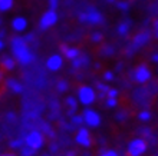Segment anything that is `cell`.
<instances>
[{
    "mask_svg": "<svg viewBox=\"0 0 158 156\" xmlns=\"http://www.w3.org/2000/svg\"><path fill=\"white\" fill-rule=\"evenodd\" d=\"M58 89H59V92H65L68 89V83L63 82V80H62V82H59L58 83Z\"/></svg>",
    "mask_w": 158,
    "mask_h": 156,
    "instance_id": "obj_22",
    "label": "cell"
},
{
    "mask_svg": "<svg viewBox=\"0 0 158 156\" xmlns=\"http://www.w3.org/2000/svg\"><path fill=\"white\" fill-rule=\"evenodd\" d=\"M66 156H75V155H73V153H72V152H71V153H68V155H66Z\"/></svg>",
    "mask_w": 158,
    "mask_h": 156,
    "instance_id": "obj_37",
    "label": "cell"
},
{
    "mask_svg": "<svg viewBox=\"0 0 158 156\" xmlns=\"http://www.w3.org/2000/svg\"><path fill=\"white\" fill-rule=\"evenodd\" d=\"M79 20L81 22H88V14L86 13H82V14L79 16Z\"/></svg>",
    "mask_w": 158,
    "mask_h": 156,
    "instance_id": "obj_31",
    "label": "cell"
},
{
    "mask_svg": "<svg viewBox=\"0 0 158 156\" xmlns=\"http://www.w3.org/2000/svg\"><path fill=\"white\" fill-rule=\"evenodd\" d=\"M76 142H78L81 146H85V148H89L91 146V135H89V132L88 129L85 127H81L76 133Z\"/></svg>",
    "mask_w": 158,
    "mask_h": 156,
    "instance_id": "obj_8",
    "label": "cell"
},
{
    "mask_svg": "<svg viewBox=\"0 0 158 156\" xmlns=\"http://www.w3.org/2000/svg\"><path fill=\"white\" fill-rule=\"evenodd\" d=\"M82 118H83V122L91 127H96V126H99L101 125V116H99V113L95 112V110L86 109V110L83 112Z\"/></svg>",
    "mask_w": 158,
    "mask_h": 156,
    "instance_id": "obj_5",
    "label": "cell"
},
{
    "mask_svg": "<svg viewBox=\"0 0 158 156\" xmlns=\"http://www.w3.org/2000/svg\"><path fill=\"white\" fill-rule=\"evenodd\" d=\"M86 14H88V22H91L94 25H98V23L102 22V14L95 9H89V12Z\"/></svg>",
    "mask_w": 158,
    "mask_h": 156,
    "instance_id": "obj_11",
    "label": "cell"
},
{
    "mask_svg": "<svg viewBox=\"0 0 158 156\" xmlns=\"http://www.w3.org/2000/svg\"><path fill=\"white\" fill-rule=\"evenodd\" d=\"M2 156H15V155H2Z\"/></svg>",
    "mask_w": 158,
    "mask_h": 156,
    "instance_id": "obj_38",
    "label": "cell"
},
{
    "mask_svg": "<svg viewBox=\"0 0 158 156\" xmlns=\"http://www.w3.org/2000/svg\"><path fill=\"white\" fill-rule=\"evenodd\" d=\"M148 40H150V33L148 32H141L134 37V43H135V46H144Z\"/></svg>",
    "mask_w": 158,
    "mask_h": 156,
    "instance_id": "obj_12",
    "label": "cell"
},
{
    "mask_svg": "<svg viewBox=\"0 0 158 156\" xmlns=\"http://www.w3.org/2000/svg\"><path fill=\"white\" fill-rule=\"evenodd\" d=\"M85 63H86V59H85V58H83V59L76 58L75 60H72V65H73V67H76V69H78V67H81L82 65H85Z\"/></svg>",
    "mask_w": 158,
    "mask_h": 156,
    "instance_id": "obj_19",
    "label": "cell"
},
{
    "mask_svg": "<svg viewBox=\"0 0 158 156\" xmlns=\"http://www.w3.org/2000/svg\"><path fill=\"white\" fill-rule=\"evenodd\" d=\"M0 23H2V22H0Z\"/></svg>",
    "mask_w": 158,
    "mask_h": 156,
    "instance_id": "obj_39",
    "label": "cell"
},
{
    "mask_svg": "<svg viewBox=\"0 0 158 156\" xmlns=\"http://www.w3.org/2000/svg\"><path fill=\"white\" fill-rule=\"evenodd\" d=\"M12 27L16 32H23L27 27V20H26L25 17H15L12 22Z\"/></svg>",
    "mask_w": 158,
    "mask_h": 156,
    "instance_id": "obj_10",
    "label": "cell"
},
{
    "mask_svg": "<svg viewBox=\"0 0 158 156\" xmlns=\"http://www.w3.org/2000/svg\"><path fill=\"white\" fill-rule=\"evenodd\" d=\"M3 49V40H2V39H0V50Z\"/></svg>",
    "mask_w": 158,
    "mask_h": 156,
    "instance_id": "obj_35",
    "label": "cell"
},
{
    "mask_svg": "<svg viewBox=\"0 0 158 156\" xmlns=\"http://www.w3.org/2000/svg\"><path fill=\"white\" fill-rule=\"evenodd\" d=\"M12 52L15 54L16 60L20 65H29L33 62V53L30 52L29 46L25 39L22 37H13L12 39Z\"/></svg>",
    "mask_w": 158,
    "mask_h": 156,
    "instance_id": "obj_1",
    "label": "cell"
},
{
    "mask_svg": "<svg viewBox=\"0 0 158 156\" xmlns=\"http://www.w3.org/2000/svg\"><path fill=\"white\" fill-rule=\"evenodd\" d=\"M152 62L158 63V53H155V54H154V56H152Z\"/></svg>",
    "mask_w": 158,
    "mask_h": 156,
    "instance_id": "obj_34",
    "label": "cell"
},
{
    "mask_svg": "<svg viewBox=\"0 0 158 156\" xmlns=\"http://www.w3.org/2000/svg\"><path fill=\"white\" fill-rule=\"evenodd\" d=\"M78 99L82 105L89 106V105H92V103L95 102L96 93L91 86H81L78 89Z\"/></svg>",
    "mask_w": 158,
    "mask_h": 156,
    "instance_id": "obj_2",
    "label": "cell"
},
{
    "mask_svg": "<svg viewBox=\"0 0 158 156\" xmlns=\"http://www.w3.org/2000/svg\"><path fill=\"white\" fill-rule=\"evenodd\" d=\"M58 7V0H49V10H56Z\"/></svg>",
    "mask_w": 158,
    "mask_h": 156,
    "instance_id": "obj_25",
    "label": "cell"
},
{
    "mask_svg": "<svg viewBox=\"0 0 158 156\" xmlns=\"http://www.w3.org/2000/svg\"><path fill=\"white\" fill-rule=\"evenodd\" d=\"M62 65H63V59L60 54H52V56L46 60V67L49 70H52V72L59 70L62 67Z\"/></svg>",
    "mask_w": 158,
    "mask_h": 156,
    "instance_id": "obj_9",
    "label": "cell"
},
{
    "mask_svg": "<svg viewBox=\"0 0 158 156\" xmlns=\"http://www.w3.org/2000/svg\"><path fill=\"white\" fill-rule=\"evenodd\" d=\"M56 22H58V14L55 10H48V12L42 16L40 19V29L46 30L52 27L53 25H56Z\"/></svg>",
    "mask_w": 158,
    "mask_h": 156,
    "instance_id": "obj_6",
    "label": "cell"
},
{
    "mask_svg": "<svg viewBox=\"0 0 158 156\" xmlns=\"http://www.w3.org/2000/svg\"><path fill=\"white\" fill-rule=\"evenodd\" d=\"M98 89H99V90H105V92H108V87L105 86V85H102V83H99V85H98Z\"/></svg>",
    "mask_w": 158,
    "mask_h": 156,
    "instance_id": "obj_32",
    "label": "cell"
},
{
    "mask_svg": "<svg viewBox=\"0 0 158 156\" xmlns=\"http://www.w3.org/2000/svg\"><path fill=\"white\" fill-rule=\"evenodd\" d=\"M147 150V142L144 139H134L128 145V155L129 156H141Z\"/></svg>",
    "mask_w": 158,
    "mask_h": 156,
    "instance_id": "obj_4",
    "label": "cell"
},
{
    "mask_svg": "<svg viewBox=\"0 0 158 156\" xmlns=\"http://www.w3.org/2000/svg\"><path fill=\"white\" fill-rule=\"evenodd\" d=\"M104 78L106 79V80H112V79H114V73H112V72H105Z\"/></svg>",
    "mask_w": 158,
    "mask_h": 156,
    "instance_id": "obj_29",
    "label": "cell"
},
{
    "mask_svg": "<svg viewBox=\"0 0 158 156\" xmlns=\"http://www.w3.org/2000/svg\"><path fill=\"white\" fill-rule=\"evenodd\" d=\"M72 120H73V123L81 125L83 122V118H82V116H72Z\"/></svg>",
    "mask_w": 158,
    "mask_h": 156,
    "instance_id": "obj_26",
    "label": "cell"
},
{
    "mask_svg": "<svg viewBox=\"0 0 158 156\" xmlns=\"http://www.w3.org/2000/svg\"><path fill=\"white\" fill-rule=\"evenodd\" d=\"M92 40H94V42H99V40H102V33H99V32L94 33V34H92Z\"/></svg>",
    "mask_w": 158,
    "mask_h": 156,
    "instance_id": "obj_24",
    "label": "cell"
},
{
    "mask_svg": "<svg viewBox=\"0 0 158 156\" xmlns=\"http://www.w3.org/2000/svg\"><path fill=\"white\" fill-rule=\"evenodd\" d=\"M20 145H22V140H13L10 143V148H19Z\"/></svg>",
    "mask_w": 158,
    "mask_h": 156,
    "instance_id": "obj_30",
    "label": "cell"
},
{
    "mask_svg": "<svg viewBox=\"0 0 158 156\" xmlns=\"http://www.w3.org/2000/svg\"><path fill=\"white\" fill-rule=\"evenodd\" d=\"M13 7V0H0V12H7Z\"/></svg>",
    "mask_w": 158,
    "mask_h": 156,
    "instance_id": "obj_15",
    "label": "cell"
},
{
    "mask_svg": "<svg viewBox=\"0 0 158 156\" xmlns=\"http://www.w3.org/2000/svg\"><path fill=\"white\" fill-rule=\"evenodd\" d=\"M138 119L142 120V122H147V120H150V119H151V113H150V112H147V110L141 112V113L138 115Z\"/></svg>",
    "mask_w": 158,
    "mask_h": 156,
    "instance_id": "obj_18",
    "label": "cell"
},
{
    "mask_svg": "<svg viewBox=\"0 0 158 156\" xmlns=\"http://www.w3.org/2000/svg\"><path fill=\"white\" fill-rule=\"evenodd\" d=\"M117 105H118L117 98H108L106 99V106L108 107H115Z\"/></svg>",
    "mask_w": 158,
    "mask_h": 156,
    "instance_id": "obj_20",
    "label": "cell"
},
{
    "mask_svg": "<svg viewBox=\"0 0 158 156\" xmlns=\"http://www.w3.org/2000/svg\"><path fill=\"white\" fill-rule=\"evenodd\" d=\"M43 142H45L43 135H42L40 132H38V130H32L29 135L26 136V139H25L26 146L30 148V149H33V150L40 149L42 146H43Z\"/></svg>",
    "mask_w": 158,
    "mask_h": 156,
    "instance_id": "obj_3",
    "label": "cell"
},
{
    "mask_svg": "<svg viewBox=\"0 0 158 156\" xmlns=\"http://www.w3.org/2000/svg\"><path fill=\"white\" fill-rule=\"evenodd\" d=\"M128 23H122V25H119V27H118V32H119V34H125V33L128 32Z\"/></svg>",
    "mask_w": 158,
    "mask_h": 156,
    "instance_id": "obj_21",
    "label": "cell"
},
{
    "mask_svg": "<svg viewBox=\"0 0 158 156\" xmlns=\"http://www.w3.org/2000/svg\"><path fill=\"white\" fill-rule=\"evenodd\" d=\"M134 79H135L138 83H145V82H148V80L151 79L150 69H148L145 65L138 66L137 70H135V73H134Z\"/></svg>",
    "mask_w": 158,
    "mask_h": 156,
    "instance_id": "obj_7",
    "label": "cell"
},
{
    "mask_svg": "<svg viewBox=\"0 0 158 156\" xmlns=\"http://www.w3.org/2000/svg\"><path fill=\"white\" fill-rule=\"evenodd\" d=\"M33 152H35L33 149H30V148H25V149H23V152H22V153H23V156H30V155H32V153H33Z\"/></svg>",
    "mask_w": 158,
    "mask_h": 156,
    "instance_id": "obj_28",
    "label": "cell"
},
{
    "mask_svg": "<svg viewBox=\"0 0 158 156\" xmlns=\"http://www.w3.org/2000/svg\"><path fill=\"white\" fill-rule=\"evenodd\" d=\"M66 105L69 106V115H73L75 113V110H76V107H78V102H76L73 98H68L66 99Z\"/></svg>",
    "mask_w": 158,
    "mask_h": 156,
    "instance_id": "obj_14",
    "label": "cell"
},
{
    "mask_svg": "<svg viewBox=\"0 0 158 156\" xmlns=\"http://www.w3.org/2000/svg\"><path fill=\"white\" fill-rule=\"evenodd\" d=\"M155 29H157V33H158V20L155 22Z\"/></svg>",
    "mask_w": 158,
    "mask_h": 156,
    "instance_id": "obj_36",
    "label": "cell"
},
{
    "mask_svg": "<svg viewBox=\"0 0 158 156\" xmlns=\"http://www.w3.org/2000/svg\"><path fill=\"white\" fill-rule=\"evenodd\" d=\"M62 52L65 53L68 59L71 60H75L76 58H79V50L75 49V47H66V46H62Z\"/></svg>",
    "mask_w": 158,
    "mask_h": 156,
    "instance_id": "obj_13",
    "label": "cell"
},
{
    "mask_svg": "<svg viewBox=\"0 0 158 156\" xmlns=\"http://www.w3.org/2000/svg\"><path fill=\"white\" fill-rule=\"evenodd\" d=\"M101 156H118L115 150H105L104 153H101Z\"/></svg>",
    "mask_w": 158,
    "mask_h": 156,
    "instance_id": "obj_27",
    "label": "cell"
},
{
    "mask_svg": "<svg viewBox=\"0 0 158 156\" xmlns=\"http://www.w3.org/2000/svg\"><path fill=\"white\" fill-rule=\"evenodd\" d=\"M9 86L12 87L13 90L16 92V93H20L22 90H23V87H22V85H19L17 82H15V80H9Z\"/></svg>",
    "mask_w": 158,
    "mask_h": 156,
    "instance_id": "obj_17",
    "label": "cell"
},
{
    "mask_svg": "<svg viewBox=\"0 0 158 156\" xmlns=\"http://www.w3.org/2000/svg\"><path fill=\"white\" fill-rule=\"evenodd\" d=\"M118 6H119L121 9H127V7H128V3H119Z\"/></svg>",
    "mask_w": 158,
    "mask_h": 156,
    "instance_id": "obj_33",
    "label": "cell"
},
{
    "mask_svg": "<svg viewBox=\"0 0 158 156\" xmlns=\"http://www.w3.org/2000/svg\"><path fill=\"white\" fill-rule=\"evenodd\" d=\"M106 94H108V98H117V96H118V90H117V89H108Z\"/></svg>",
    "mask_w": 158,
    "mask_h": 156,
    "instance_id": "obj_23",
    "label": "cell"
},
{
    "mask_svg": "<svg viewBox=\"0 0 158 156\" xmlns=\"http://www.w3.org/2000/svg\"><path fill=\"white\" fill-rule=\"evenodd\" d=\"M2 65H3L4 69H7V70H12L13 67H15V60H13L12 58H4L3 60H2Z\"/></svg>",
    "mask_w": 158,
    "mask_h": 156,
    "instance_id": "obj_16",
    "label": "cell"
}]
</instances>
